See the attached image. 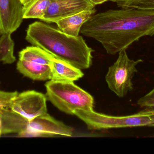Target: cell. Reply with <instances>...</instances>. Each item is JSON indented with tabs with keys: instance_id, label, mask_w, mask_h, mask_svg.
<instances>
[{
	"instance_id": "9a60e30c",
	"label": "cell",
	"mask_w": 154,
	"mask_h": 154,
	"mask_svg": "<svg viewBox=\"0 0 154 154\" xmlns=\"http://www.w3.org/2000/svg\"><path fill=\"white\" fill-rule=\"evenodd\" d=\"M50 3L51 0H33L24 8L23 19L42 20Z\"/></svg>"
},
{
	"instance_id": "cb8c5ba5",
	"label": "cell",
	"mask_w": 154,
	"mask_h": 154,
	"mask_svg": "<svg viewBox=\"0 0 154 154\" xmlns=\"http://www.w3.org/2000/svg\"><path fill=\"white\" fill-rule=\"evenodd\" d=\"M20 1H21V0H20Z\"/></svg>"
},
{
	"instance_id": "6da1fadb",
	"label": "cell",
	"mask_w": 154,
	"mask_h": 154,
	"mask_svg": "<svg viewBox=\"0 0 154 154\" xmlns=\"http://www.w3.org/2000/svg\"><path fill=\"white\" fill-rule=\"evenodd\" d=\"M80 33L101 43L107 53L115 55L145 36L154 35V10H109L94 14Z\"/></svg>"
},
{
	"instance_id": "5b68a950",
	"label": "cell",
	"mask_w": 154,
	"mask_h": 154,
	"mask_svg": "<svg viewBox=\"0 0 154 154\" xmlns=\"http://www.w3.org/2000/svg\"><path fill=\"white\" fill-rule=\"evenodd\" d=\"M74 115L82 120L90 130L152 126L154 123V110L148 108L137 114L125 116H112L93 110H80L75 111Z\"/></svg>"
},
{
	"instance_id": "277c9868",
	"label": "cell",
	"mask_w": 154,
	"mask_h": 154,
	"mask_svg": "<svg viewBox=\"0 0 154 154\" xmlns=\"http://www.w3.org/2000/svg\"><path fill=\"white\" fill-rule=\"evenodd\" d=\"M45 86L47 100L60 111L73 115L76 110H93V97L74 82L50 80Z\"/></svg>"
},
{
	"instance_id": "30bf717a",
	"label": "cell",
	"mask_w": 154,
	"mask_h": 154,
	"mask_svg": "<svg viewBox=\"0 0 154 154\" xmlns=\"http://www.w3.org/2000/svg\"><path fill=\"white\" fill-rule=\"evenodd\" d=\"M49 66L52 80L74 82L84 76L81 70L55 57L51 60Z\"/></svg>"
},
{
	"instance_id": "52a82bcc",
	"label": "cell",
	"mask_w": 154,
	"mask_h": 154,
	"mask_svg": "<svg viewBox=\"0 0 154 154\" xmlns=\"http://www.w3.org/2000/svg\"><path fill=\"white\" fill-rule=\"evenodd\" d=\"M46 95L35 90H27L17 94L8 108L28 120L47 114Z\"/></svg>"
},
{
	"instance_id": "ba28073f",
	"label": "cell",
	"mask_w": 154,
	"mask_h": 154,
	"mask_svg": "<svg viewBox=\"0 0 154 154\" xmlns=\"http://www.w3.org/2000/svg\"><path fill=\"white\" fill-rule=\"evenodd\" d=\"M96 5L89 0H51V3L41 20L51 23L87 10Z\"/></svg>"
},
{
	"instance_id": "d6986e66",
	"label": "cell",
	"mask_w": 154,
	"mask_h": 154,
	"mask_svg": "<svg viewBox=\"0 0 154 154\" xmlns=\"http://www.w3.org/2000/svg\"><path fill=\"white\" fill-rule=\"evenodd\" d=\"M92 4L94 5H97L101 4L107 1H109V0H89Z\"/></svg>"
},
{
	"instance_id": "7a4b0ae2",
	"label": "cell",
	"mask_w": 154,
	"mask_h": 154,
	"mask_svg": "<svg viewBox=\"0 0 154 154\" xmlns=\"http://www.w3.org/2000/svg\"><path fill=\"white\" fill-rule=\"evenodd\" d=\"M25 39L33 46L80 69H87L92 64L94 51L82 36L73 37L44 23L36 21L29 25Z\"/></svg>"
},
{
	"instance_id": "4fadbf2b",
	"label": "cell",
	"mask_w": 154,
	"mask_h": 154,
	"mask_svg": "<svg viewBox=\"0 0 154 154\" xmlns=\"http://www.w3.org/2000/svg\"><path fill=\"white\" fill-rule=\"evenodd\" d=\"M19 59L49 65L52 55L37 46H28L19 52Z\"/></svg>"
},
{
	"instance_id": "2e32d148",
	"label": "cell",
	"mask_w": 154,
	"mask_h": 154,
	"mask_svg": "<svg viewBox=\"0 0 154 154\" xmlns=\"http://www.w3.org/2000/svg\"><path fill=\"white\" fill-rule=\"evenodd\" d=\"M116 3L122 9L154 10V0H121Z\"/></svg>"
},
{
	"instance_id": "7c38bea8",
	"label": "cell",
	"mask_w": 154,
	"mask_h": 154,
	"mask_svg": "<svg viewBox=\"0 0 154 154\" xmlns=\"http://www.w3.org/2000/svg\"><path fill=\"white\" fill-rule=\"evenodd\" d=\"M16 68L23 76L33 80L44 81L51 79L49 65L19 59Z\"/></svg>"
},
{
	"instance_id": "3957f363",
	"label": "cell",
	"mask_w": 154,
	"mask_h": 154,
	"mask_svg": "<svg viewBox=\"0 0 154 154\" xmlns=\"http://www.w3.org/2000/svg\"><path fill=\"white\" fill-rule=\"evenodd\" d=\"M2 135L17 134L20 137H72L73 127L56 120L48 113L28 120L10 110L1 109Z\"/></svg>"
},
{
	"instance_id": "ffe728a7",
	"label": "cell",
	"mask_w": 154,
	"mask_h": 154,
	"mask_svg": "<svg viewBox=\"0 0 154 154\" xmlns=\"http://www.w3.org/2000/svg\"><path fill=\"white\" fill-rule=\"evenodd\" d=\"M33 1V0H21L23 6H24V8L27 7Z\"/></svg>"
},
{
	"instance_id": "9c48e42d",
	"label": "cell",
	"mask_w": 154,
	"mask_h": 154,
	"mask_svg": "<svg viewBox=\"0 0 154 154\" xmlns=\"http://www.w3.org/2000/svg\"><path fill=\"white\" fill-rule=\"evenodd\" d=\"M23 13L20 0H0V34L16 31L22 22Z\"/></svg>"
},
{
	"instance_id": "5bb4252c",
	"label": "cell",
	"mask_w": 154,
	"mask_h": 154,
	"mask_svg": "<svg viewBox=\"0 0 154 154\" xmlns=\"http://www.w3.org/2000/svg\"><path fill=\"white\" fill-rule=\"evenodd\" d=\"M11 33H4L0 37V62L12 64L16 61L14 55V44Z\"/></svg>"
},
{
	"instance_id": "7402d4cb",
	"label": "cell",
	"mask_w": 154,
	"mask_h": 154,
	"mask_svg": "<svg viewBox=\"0 0 154 154\" xmlns=\"http://www.w3.org/2000/svg\"><path fill=\"white\" fill-rule=\"evenodd\" d=\"M119 1H121V0H109V1H111V2H114L116 3Z\"/></svg>"
},
{
	"instance_id": "8992f818",
	"label": "cell",
	"mask_w": 154,
	"mask_h": 154,
	"mask_svg": "<svg viewBox=\"0 0 154 154\" xmlns=\"http://www.w3.org/2000/svg\"><path fill=\"white\" fill-rule=\"evenodd\" d=\"M142 62V59H130L126 50L119 52L117 59L109 67L106 76V81L109 89L119 97L126 96L133 90L132 79L138 71L137 66Z\"/></svg>"
},
{
	"instance_id": "8fae6325",
	"label": "cell",
	"mask_w": 154,
	"mask_h": 154,
	"mask_svg": "<svg viewBox=\"0 0 154 154\" xmlns=\"http://www.w3.org/2000/svg\"><path fill=\"white\" fill-rule=\"evenodd\" d=\"M95 8L83 11L69 17L57 21L55 23L58 29L73 37L79 36L83 24L96 12Z\"/></svg>"
},
{
	"instance_id": "603a6c76",
	"label": "cell",
	"mask_w": 154,
	"mask_h": 154,
	"mask_svg": "<svg viewBox=\"0 0 154 154\" xmlns=\"http://www.w3.org/2000/svg\"><path fill=\"white\" fill-rule=\"evenodd\" d=\"M153 127H154V124H153V126H152Z\"/></svg>"
},
{
	"instance_id": "e0dca14e",
	"label": "cell",
	"mask_w": 154,
	"mask_h": 154,
	"mask_svg": "<svg viewBox=\"0 0 154 154\" xmlns=\"http://www.w3.org/2000/svg\"><path fill=\"white\" fill-rule=\"evenodd\" d=\"M18 94L17 91L7 92L0 90V109L9 108L10 104Z\"/></svg>"
},
{
	"instance_id": "ac0fdd59",
	"label": "cell",
	"mask_w": 154,
	"mask_h": 154,
	"mask_svg": "<svg viewBox=\"0 0 154 154\" xmlns=\"http://www.w3.org/2000/svg\"><path fill=\"white\" fill-rule=\"evenodd\" d=\"M137 104L141 107L151 108L154 107V88L144 96L139 99Z\"/></svg>"
},
{
	"instance_id": "44dd1931",
	"label": "cell",
	"mask_w": 154,
	"mask_h": 154,
	"mask_svg": "<svg viewBox=\"0 0 154 154\" xmlns=\"http://www.w3.org/2000/svg\"><path fill=\"white\" fill-rule=\"evenodd\" d=\"M2 135V113L0 110V137Z\"/></svg>"
}]
</instances>
